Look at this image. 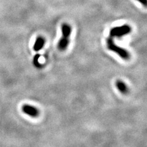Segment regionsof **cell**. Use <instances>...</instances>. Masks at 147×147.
I'll return each instance as SVG.
<instances>
[{
    "label": "cell",
    "instance_id": "1",
    "mask_svg": "<svg viewBox=\"0 0 147 147\" xmlns=\"http://www.w3.org/2000/svg\"><path fill=\"white\" fill-rule=\"evenodd\" d=\"M71 31L72 29L69 25L67 24H63L62 25V37L58 44V48L61 51L65 50L69 44V37L71 34Z\"/></svg>",
    "mask_w": 147,
    "mask_h": 147
},
{
    "label": "cell",
    "instance_id": "2",
    "mask_svg": "<svg viewBox=\"0 0 147 147\" xmlns=\"http://www.w3.org/2000/svg\"><path fill=\"white\" fill-rule=\"evenodd\" d=\"M107 47L109 50L116 53L123 59H126V60L129 59L130 55L129 52L125 49L117 45L114 42L113 39L111 38V37L107 39Z\"/></svg>",
    "mask_w": 147,
    "mask_h": 147
},
{
    "label": "cell",
    "instance_id": "3",
    "mask_svg": "<svg viewBox=\"0 0 147 147\" xmlns=\"http://www.w3.org/2000/svg\"><path fill=\"white\" fill-rule=\"evenodd\" d=\"M131 31V27L128 25H124L121 26L114 27L110 31V36L111 38H121L130 33Z\"/></svg>",
    "mask_w": 147,
    "mask_h": 147
},
{
    "label": "cell",
    "instance_id": "4",
    "mask_svg": "<svg viewBox=\"0 0 147 147\" xmlns=\"http://www.w3.org/2000/svg\"><path fill=\"white\" fill-rule=\"evenodd\" d=\"M22 110L23 112L32 117H37L39 115V110L32 105L28 104L23 105Z\"/></svg>",
    "mask_w": 147,
    "mask_h": 147
},
{
    "label": "cell",
    "instance_id": "5",
    "mask_svg": "<svg viewBox=\"0 0 147 147\" xmlns=\"http://www.w3.org/2000/svg\"><path fill=\"white\" fill-rule=\"evenodd\" d=\"M45 44V39L42 36H39L37 38L34 45L33 46V50L36 52H38L42 49Z\"/></svg>",
    "mask_w": 147,
    "mask_h": 147
},
{
    "label": "cell",
    "instance_id": "6",
    "mask_svg": "<svg viewBox=\"0 0 147 147\" xmlns=\"http://www.w3.org/2000/svg\"><path fill=\"white\" fill-rule=\"evenodd\" d=\"M116 86L118 90L123 94H126L128 92V88L126 85L121 80H117L116 82Z\"/></svg>",
    "mask_w": 147,
    "mask_h": 147
},
{
    "label": "cell",
    "instance_id": "7",
    "mask_svg": "<svg viewBox=\"0 0 147 147\" xmlns=\"http://www.w3.org/2000/svg\"><path fill=\"white\" fill-rule=\"evenodd\" d=\"M39 57H40V55L39 54H36L34 57V59H33V64L34 65L38 68H39L41 66H42V65L40 64V63L39 62Z\"/></svg>",
    "mask_w": 147,
    "mask_h": 147
},
{
    "label": "cell",
    "instance_id": "8",
    "mask_svg": "<svg viewBox=\"0 0 147 147\" xmlns=\"http://www.w3.org/2000/svg\"><path fill=\"white\" fill-rule=\"evenodd\" d=\"M137 1H139L140 3H141L142 5L144 6H146L147 4V0H137Z\"/></svg>",
    "mask_w": 147,
    "mask_h": 147
}]
</instances>
